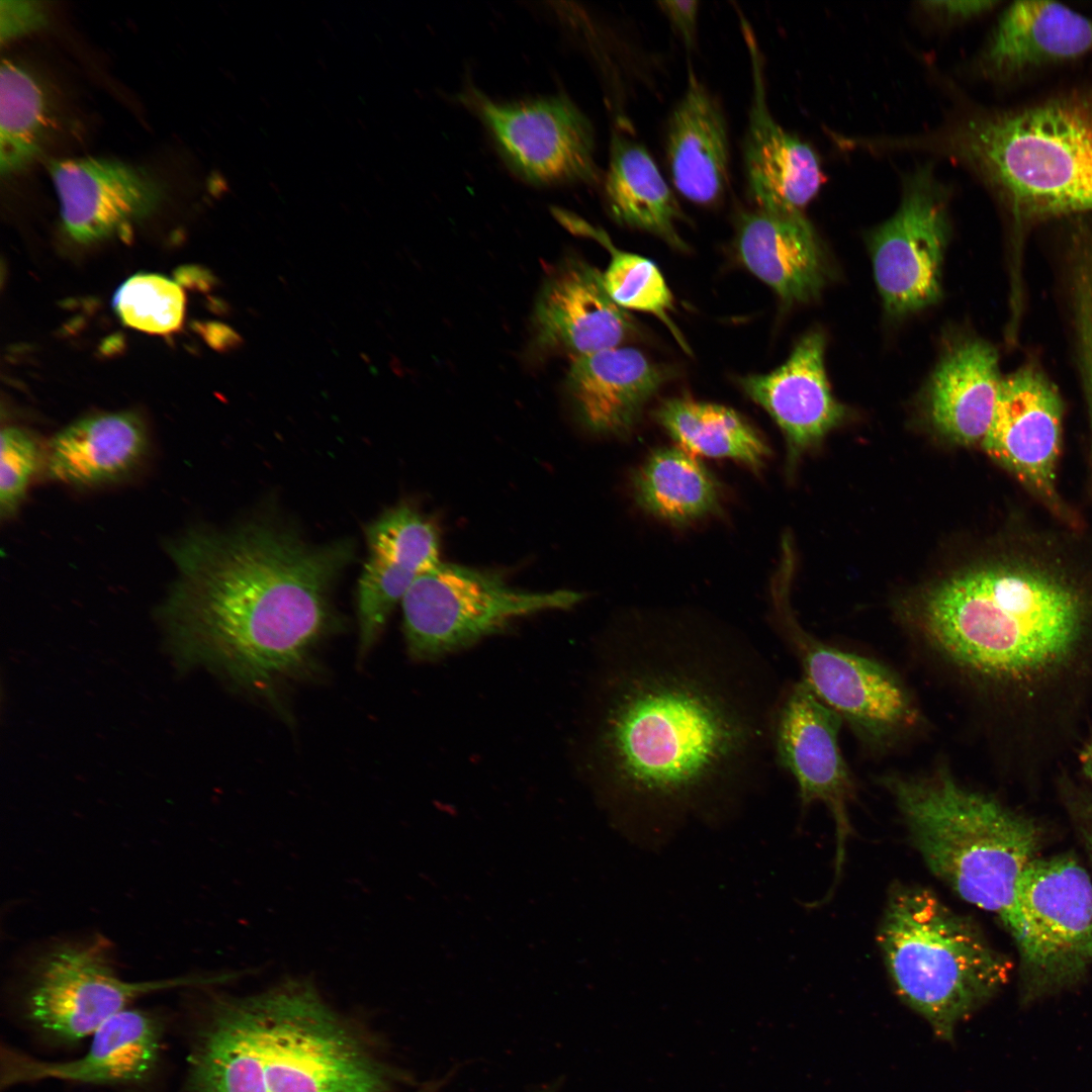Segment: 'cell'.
<instances>
[{"label": "cell", "instance_id": "obj_16", "mask_svg": "<svg viewBox=\"0 0 1092 1092\" xmlns=\"http://www.w3.org/2000/svg\"><path fill=\"white\" fill-rule=\"evenodd\" d=\"M739 16L752 75L743 144L748 195L756 208L764 211L803 212L825 181L820 159L810 145L774 118L766 99L761 51L749 22Z\"/></svg>", "mask_w": 1092, "mask_h": 1092}, {"label": "cell", "instance_id": "obj_2", "mask_svg": "<svg viewBox=\"0 0 1092 1092\" xmlns=\"http://www.w3.org/2000/svg\"><path fill=\"white\" fill-rule=\"evenodd\" d=\"M171 555L178 578L164 619L175 653L275 703L279 686L308 671L332 631V587L354 547L309 543L289 526L256 518L188 533Z\"/></svg>", "mask_w": 1092, "mask_h": 1092}, {"label": "cell", "instance_id": "obj_34", "mask_svg": "<svg viewBox=\"0 0 1092 1092\" xmlns=\"http://www.w3.org/2000/svg\"><path fill=\"white\" fill-rule=\"evenodd\" d=\"M40 462V447L27 431L8 427L1 432L0 510L12 515L22 502Z\"/></svg>", "mask_w": 1092, "mask_h": 1092}, {"label": "cell", "instance_id": "obj_11", "mask_svg": "<svg viewBox=\"0 0 1092 1092\" xmlns=\"http://www.w3.org/2000/svg\"><path fill=\"white\" fill-rule=\"evenodd\" d=\"M788 582L785 567L772 581L770 621L801 664L802 680L866 742L885 744L913 728L918 713L897 676L880 662L827 645L803 629L790 606Z\"/></svg>", "mask_w": 1092, "mask_h": 1092}, {"label": "cell", "instance_id": "obj_12", "mask_svg": "<svg viewBox=\"0 0 1092 1092\" xmlns=\"http://www.w3.org/2000/svg\"><path fill=\"white\" fill-rule=\"evenodd\" d=\"M949 192L924 165L904 178L897 211L870 235L876 283L891 315L915 312L941 294L950 224Z\"/></svg>", "mask_w": 1092, "mask_h": 1092}, {"label": "cell", "instance_id": "obj_24", "mask_svg": "<svg viewBox=\"0 0 1092 1092\" xmlns=\"http://www.w3.org/2000/svg\"><path fill=\"white\" fill-rule=\"evenodd\" d=\"M666 372L641 351L617 347L572 360L567 390L582 424L605 435L628 433Z\"/></svg>", "mask_w": 1092, "mask_h": 1092}, {"label": "cell", "instance_id": "obj_40", "mask_svg": "<svg viewBox=\"0 0 1092 1092\" xmlns=\"http://www.w3.org/2000/svg\"><path fill=\"white\" fill-rule=\"evenodd\" d=\"M1080 762L1085 775L1092 782V742L1087 744L1080 753Z\"/></svg>", "mask_w": 1092, "mask_h": 1092}, {"label": "cell", "instance_id": "obj_4", "mask_svg": "<svg viewBox=\"0 0 1092 1092\" xmlns=\"http://www.w3.org/2000/svg\"><path fill=\"white\" fill-rule=\"evenodd\" d=\"M903 146L965 166L1017 229L1092 214V84L1010 108L974 109Z\"/></svg>", "mask_w": 1092, "mask_h": 1092}, {"label": "cell", "instance_id": "obj_10", "mask_svg": "<svg viewBox=\"0 0 1092 1092\" xmlns=\"http://www.w3.org/2000/svg\"><path fill=\"white\" fill-rule=\"evenodd\" d=\"M214 978L179 977L129 982L118 977L108 941L95 936L54 946L32 964L24 995L28 1020L66 1041L92 1034L108 1019L146 994L202 986Z\"/></svg>", "mask_w": 1092, "mask_h": 1092}, {"label": "cell", "instance_id": "obj_14", "mask_svg": "<svg viewBox=\"0 0 1092 1092\" xmlns=\"http://www.w3.org/2000/svg\"><path fill=\"white\" fill-rule=\"evenodd\" d=\"M842 722L801 680L784 690L774 731L776 760L794 777L802 808L820 802L834 818L835 883L851 832L847 809L854 796V784L839 746Z\"/></svg>", "mask_w": 1092, "mask_h": 1092}, {"label": "cell", "instance_id": "obj_33", "mask_svg": "<svg viewBox=\"0 0 1092 1092\" xmlns=\"http://www.w3.org/2000/svg\"><path fill=\"white\" fill-rule=\"evenodd\" d=\"M123 324L152 334L176 331L183 320L185 297L180 286L157 274H138L124 281L113 297Z\"/></svg>", "mask_w": 1092, "mask_h": 1092}, {"label": "cell", "instance_id": "obj_38", "mask_svg": "<svg viewBox=\"0 0 1092 1092\" xmlns=\"http://www.w3.org/2000/svg\"><path fill=\"white\" fill-rule=\"evenodd\" d=\"M657 4L671 26L679 34L685 46L688 49L692 48L697 33L699 2L660 1Z\"/></svg>", "mask_w": 1092, "mask_h": 1092}, {"label": "cell", "instance_id": "obj_3", "mask_svg": "<svg viewBox=\"0 0 1092 1092\" xmlns=\"http://www.w3.org/2000/svg\"><path fill=\"white\" fill-rule=\"evenodd\" d=\"M379 1037L289 978L204 1001L187 1058L186 1092H393L403 1079Z\"/></svg>", "mask_w": 1092, "mask_h": 1092}, {"label": "cell", "instance_id": "obj_18", "mask_svg": "<svg viewBox=\"0 0 1092 1092\" xmlns=\"http://www.w3.org/2000/svg\"><path fill=\"white\" fill-rule=\"evenodd\" d=\"M49 170L65 231L79 243L123 233L152 214L164 196L149 173L113 159L55 160Z\"/></svg>", "mask_w": 1092, "mask_h": 1092}, {"label": "cell", "instance_id": "obj_29", "mask_svg": "<svg viewBox=\"0 0 1092 1092\" xmlns=\"http://www.w3.org/2000/svg\"><path fill=\"white\" fill-rule=\"evenodd\" d=\"M637 504L675 526L706 518L720 509L721 486L696 455L680 447L651 453L632 477Z\"/></svg>", "mask_w": 1092, "mask_h": 1092}, {"label": "cell", "instance_id": "obj_15", "mask_svg": "<svg viewBox=\"0 0 1092 1092\" xmlns=\"http://www.w3.org/2000/svg\"><path fill=\"white\" fill-rule=\"evenodd\" d=\"M1063 401L1052 380L1034 364L1002 378L985 452L1030 490L1055 494L1062 444Z\"/></svg>", "mask_w": 1092, "mask_h": 1092}, {"label": "cell", "instance_id": "obj_21", "mask_svg": "<svg viewBox=\"0 0 1092 1092\" xmlns=\"http://www.w3.org/2000/svg\"><path fill=\"white\" fill-rule=\"evenodd\" d=\"M542 348L572 360L620 347L633 332L628 313L609 295L603 274L571 260L545 282L534 313Z\"/></svg>", "mask_w": 1092, "mask_h": 1092}, {"label": "cell", "instance_id": "obj_42", "mask_svg": "<svg viewBox=\"0 0 1092 1092\" xmlns=\"http://www.w3.org/2000/svg\"><path fill=\"white\" fill-rule=\"evenodd\" d=\"M416 1092H438L437 1084H426L418 1089Z\"/></svg>", "mask_w": 1092, "mask_h": 1092}, {"label": "cell", "instance_id": "obj_13", "mask_svg": "<svg viewBox=\"0 0 1092 1092\" xmlns=\"http://www.w3.org/2000/svg\"><path fill=\"white\" fill-rule=\"evenodd\" d=\"M465 98L503 157L526 180L540 184L597 180L593 127L567 98L507 104L476 91Z\"/></svg>", "mask_w": 1092, "mask_h": 1092}, {"label": "cell", "instance_id": "obj_1", "mask_svg": "<svg viewBox=\"0 0 1092 1092\" xmlns=\"http://www.w3.org/2000/svg\"><path fill=\"white\" fill-rule=\"evenodd\" d=\"M616 647L593 754L617 800L649 817L706 814L760 785L784 690L751 639L715 622L639 618Z\"/></svg>", "mask_w": 1092, "mask_h": 1092}, {"label": "cell", "instance_id": "obj_36", "mask_svg": "<svg viewBox=\"0 0 1092 1092\" xmlns=\"http://www.w3.org/2000/svg\"><path fill=\"white\" fill-rule=\"evenodd\" d=\"M46 8L37 1L2 0L0 2V39L10 41L46 25Z\"/></svg>", "mask_w": 1092, "mask_h": 1092}, {"label": "cell", "instance_id": "obj_17", "mask_svg": "<svg viewBox=\"0 0 1092 1092\" xmlns=\"http://www.w3.org/2000/svg\"><path fill=\"white\" fill-rule=\"evenodd\" d=\"M367 558L357 590L359 650L375 644L396 604L416 579L440 560V535L419 510L399 504L365 530Z\"/></svg>", "mask_w": 1092, "mask_h": 1092}, {"label": "cell", "instance_id": "obj_37", "mask_svg": "<svg viewBox=\"0 0 1092 1092\" xmlns=\"http://www.w3.org/2000/svg\"><path fill=\"white\" fill-rule=\"evenodd\" d=\"M998 1H926L921 9L946 23L970 20L991 11Z\"/></svg>", "mask_w": 1092, "mask_h": 1092}, {"label": "cell", "instance_id": "obj_31", "mask_svg": "<svg viewBox=\"0 0 1092 1092\" xmlns=\"http://www.w3.org/2000/svg\"><path fill=\"white\" fill-rule=\"evenodd\" d=\"M43 86L27 68L3 59L0 69V170L3 176L26 168L39 155L49 129Z\"/></svg>", "mask_w": 1092, "mask_h": 1092}, {"label": "cell", "instance_id": "obj_9", "mask_svg": "<svg viewBox=\"0 0 1092 1092\" xmlns=\"http://www.w3.org/2000/svg\"><path fill=\"white\" fill-rule=\"evenodd\" d=\"M582 599L569 589H518L493 572L441 561L420 575L400 602L406 648L415 659H436L518 618L567 610Z\"/></svg>", "mask_w": 1092, "mask_h": 1092}, {"label": "cell", "instance_id": "obj_30", "mask_svg": "<svg viewBox=\"0 0 1092 1092\" xmlns=\"http://www.w3.org/2000/svg\"><path fill=\"white\" fill-rule=\"evenodd\" d=\"M655 416L678 447L696 456L729 458L759 470L770 454L759 433L729 407L677 397L664 401Z\"/></svg>", "mask_w": 1092, "mask_h": 1092}, {"label": "cell", "instance_id": "obj_8", "mask_svg": "<svg viewBox=\"0 0 1092 1092\" xmlns=\"http://www.w3.org/2000/svg\"><path fill=\"white\" fill-rule=\"evenodd\" d=\"M1015 912L1021 1003L1082 982L1092 968V881L1079 860L1035 857L1017 883Z\"/></svg>", "mask_w": 1092, "mask_h": 1092}, {"label": "cell", "instance_id": "obj_5", "mask_svg": "<svg viewBox=\"0 0 1092 1092\" xmlns=\"http://www.w3.org/2000/svg\"><path fill=\"white\" fill-rule=\"evenodd\" d=\"M905 615L922 643L962 675L1022 680L1068 654L1083 610L1078 595L1058 579L1002 565L930 586Z\"/></svg>", "mask_w": 1092, "mask_h": 1092}, {"label": "cell", "instance_id": "obj_27", "mask_svg": "<svg viewBox=\"0 0 1092 1092\" xmlns=\"http://www.w3.org/2000/svg\"><path fill=\"white\" fill-rule=\"evenodd\" d=\"M148 449V432L138 415H92L70 424L51 440L47 472L51 478L71 485L112 483L131 474Z\"/></svg>", "mask_w": 1092, "mask_h": 1092}, {"label": "cell", "instance_id": "obj_39", "mask_svg": "<svg viewBox=\"0 0 1092 1092\" xmlns=\"http://www.w3.org/2000/svg\"><path fill=\"white\" fill-rule=\"evenodd\" d=\"M208 338L212 346L223 350L235 348L242 343L241 337L223 325L209 327Z\"/></svg>", "mask_w": 1092, "mask_h": 1092}, {"label": "cell", "instance_id": "obj_20", "mask_svg": "<svg viewBox=\"0 0 1092 1092\" xmlns=\"http://www.w3.org/2000/svg\"><path fill=\"white\" fill-rule=\"evenodd\" d=\"M1092 54V17L1053 1L1005 7L979 55L987 80L1013 83Z\"/></svg>", "mask_w": 1092, "mask_h": 1092}, {"label": "cell", "instance_id": "obj_19", "mask_svg": "<svg viewBox=\"0 0 1092 1092\" xmlns=\"http://www.w3.org/2000/svg\"><path fill=\"white\" fill-rule=\"evenodd\" d=\"M81 1057L42 1061L2 1046V1089L43 1080L79 1084L120 1085L145 1081L156 1069L162 1052L163 1025L153 1013L126 1008L93 1034Z\"/></svg>", "mask_w": 1092, "mask_h": 1092}, {"label": "cell", "instance_id": "obj_32", "mask_svg": "<svg viewBox=\"0 0 1092 1092\" xmlns=\"http://www.w3.org/2000/svg\"><path fill=\"white\" fill-rule=\"evenodd\" d=\"M612 254L603 275L611 298L624 309L656 315L669 328L680 346L687 349L685 340L668 315L673 307V299L658 267L639 255L615 249Z\"/></svg>", "mask_w": 1092, "mask_h": 1092}, {"label": "cell", "instance_id": "obj_6", "mask_svg": "<svg viewBox=\"0 0 1092 1092\" xmlns=\"http://www.w3.org/2000/svg\"><path fill=\"white\" fill-rule=\"evenodd\" d=\"M884 785L930 871L963 900L996 914L1013 936L1017 883L1039 850L1036 825L945 768L891 776Z\"/></svg>", "mask_w": 1092, "mask_h": 1092}, {"label": "cell", "instance_id": "obj_7", "mask_svg": "<svg viewBox=\"0 0 1092 1092\" xmlns=\"http://www.w3.org/2000/svg\"><path fill=\"white\" fill-rule=\"evenodd\" d=\"M878 942L898 996L944 1040L1001 990L1011 971L970 918L922 887L891 890Z\"/></svg>", "mask_w": 1092, "mask_h": 1092}, {"label": "cell", "instance_id": "obj_41", "mask_svg": "<svg viewBox=\"0 0 1092 1092\" xmlns=\"http://www.w3.org/2000/svg\"><path fill=\"white\" fill-rule=\"evenodd\" d=\"M1081 834L1083 836L1084 844L1090 861L1092 863V817L1089 821L1085 823V825L1083 824Z\"/></svg>", "mask_w": 1092, "mask_h": 1092}, {"label": "cell", "instance_id": "obj_22", "mask_svg": "<svg viewBox=\"0 0 1092 1092\" xmlns=\"http://www.w3.org/2000/svg\"><path fill=\"white\" fill-rule=\"evenodd\" d=\"M825 338L813 331L795 346L787 361L766 374L740 380L745 393L782 430L789 463L817 445L845 416L833 396L824 365Z\"/></svg>", "mask_w": 1092, "mask_h": 1092}, {"label": "cell", "instance_id": "obj_23", "mask_svg": "<svg viewBox=\"0 0 1092 1092\" xmlns=\"http://www.w3.org/2000/svg\"><path fill=\"white\" fill-rule=\"evenodd\" d=\"M736 247L744 266L786 303L814 299L825 286L823 249L804 212L742 213Z\"/></svg>", "mask_w": 1092, "mask_h": 1092}, {"label": "cell", "instance_id": "obj_35", "mask_svg": "<svg viewBox=\"0 0 1092 1092\" xmlns=\"http://www.w3.org/2000/svg\"><path fill=\"white\" fill-rule=\"evenodd\" d=\"M1078 367L1092 429V292L1073 298Z\"/></svg>", "mask_w": 1092, "mask_h": 1092}, {"label": "cell", "instance_id": "obj_26", "mask_svg": "<svg viewBox=\"0 0 1092 1092\" xmlns=\"http://www.w3.org/2000/svg\"><path fill=\"white\" fill-rule=\"evenodd\" d=\"M1001 381L996 349L985 340L963 341L942 357L930 377L931 423L956 443H982L994 418Z\"/></svg>", "mask_w": 1092, "mask_h": 1092}, {"label": "cell", "instance_id": "obj_28", "mask_svg": "<svg viewBox=\"0 0 1092 1092\" xmlns=\"http://www.w3.org/2000/svg\"><path fill=\"white\" fill-rule=\"evenodd\" d=\"M605 194L620 223L687 248L675 228L680 209L672 190L648 150L624 134L612 138Z\"/></svg>", "mask_w": 1092, "mask_h": 1092}, {"label": "cell", "instance_id": "obj_25", "mask_svg": "<svg viewBox=\"0 0 1092 1092\" xmlns=\"http://www.w3.org/2000/svg\"><path fill=\"white\" fill-rule=\"evenodd\" d=\"M665 157L672 184L686 199L711 205L723 197L729 182L727 124L692 68L667 122Z\"/></svg>", "mask_w": 1092, "mask_h": 1092}]
</instances>
